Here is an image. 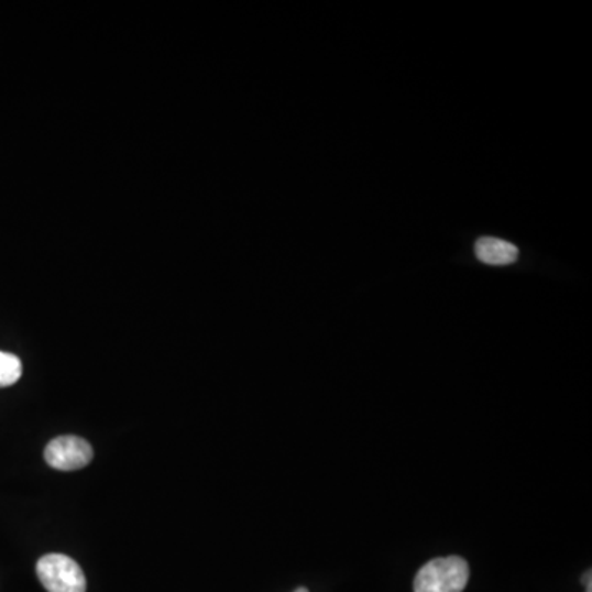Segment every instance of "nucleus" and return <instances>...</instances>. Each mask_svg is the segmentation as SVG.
Instances as JSON below:
<instances>
[{
	"label": "nucleus",
	"mask_w": 592,
	"mask_h": 592,
	"mask_svg": "<svg viewBox=\"0 0 592 592\" xmlns=\"http://www.w3.org/2000/svg\"><path fill=\"white\" fill-rule=\"evenodd\" d=\"M468 561L461 557L428 561L414 581L415 592H462L468 586Z\"/></svg>",
	"instance_id": "1"
},
{
	"label": "nucleus",
	"mask_w": 592,
	"mask_h": 592,
	"mask_svg": "<svg viewBox=\"0 0 592 592\" xmlns=\"http://www.w3.org/2000/svg\"><path fill=\"white\" fill-rule=\"evenodd\" d=\"M36 574L48 592H86L81 567L66 555L52 553L40 558Z\"/></svg>",
	"instance_id": "2"
},
{
	"label": "nucleus",
	"mask_w": 592,
	"mask_h": 592,
	"mask_svg": "<svg viewBox=\"0 0 592 592\" xmlns=\"http://www.w3.org/2000/svg\"><path fill=\"white\" fill-rule=\"evenodd\" d=\"M91 445L78 437H59L50 441L45 449V461L58 471H78L92 461Z\"/></svg>",
	"instance_id": "3"
},
{
	"label": "nucleus",
	"mask_w": 592,
	"mask_h": 592,
	"mask_svg": "<svg viewBox=\"0 0 592 592\" xmlns=\"http://www.w3.org/2000/svg\"><path fill=\"white\" fill-rule=\"evenodd\" d=\"M475 257L482 264L504 267L514 264L518 259V249L512 242L502 241L497 238H481L475 242Z\"/></svg>",
	"instance_id": "4"
},
{
	"label": "nucleus",
	"mask_w": 592,
	"mask_h": 592,
	"mask_svg": "<svg viewBox=\"0 0 592 592\" xmlns=\"http://www.w3.org/2000/svg\"><path fill=\"white\" fill-rule=\"evenodd\" d=\"M22 377V362L17 355L0 351V388L17 384Z\"/></svg>",
	"instance_id": "5"
},
{
	"label": "nucleus",
	"mask_w": 592,
	"mask_h": 592,
	"mask_svg": "<svg viewBox=\"0 0 592 592\" xmlns=\"http://www.w3.org/2000/svg\"><path fill=\"white\" fill-rule=\"evenodd\" d=\"M295 592H309L306 588H298Z\"/></svg>",
	"instance_id": "6"
}]
</instances>
